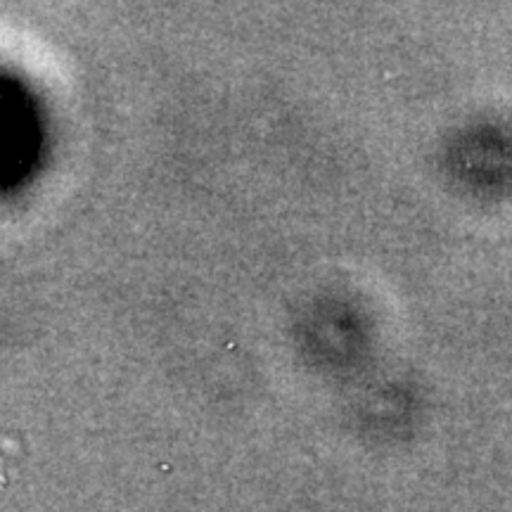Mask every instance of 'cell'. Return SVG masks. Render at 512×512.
Listing matches in <instances>:
<instances>
[]
</instances>
